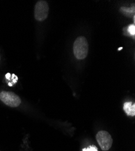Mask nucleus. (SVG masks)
Returning <instances> with one entry per match:
<instances>
[{
  "label": "nucleus",
  "mask_w": 135,
  "mask_h": 151,
  "mask_svg": "<svg viewBox=\"0 0 135 151\" xmlns=\"http://www.w3.org/2000/svg\"><path fill=\"white\" fill-rule=\"evenodd\" d=\"M89 52V45L87 39L84 36H79L73 44V53L78 60L87 57Z\"/></svg>",
  "instance_id": "nucleus-1"
},
{
  "label": "nucleus",
  "mask_w": 135,
  "mask_h": 151,
  "mask_svg": "<svg viewBox=\"0 0 135 151\" xmlns=\"http://www.w3.org/2000/svg\"><path fill=\"white\" fill-rule=\"evenodd\" d=\"M0 100L6 105L12 108L18 107L21 103V99L18 95L9 91L0 93Z\"/></svg>",
  "instance_id": "nucleus-2"
},
{
  "label": "nucleus",
  "mask_w": 135,
  "mask_h": 151,
  "mask_svg": "<svg viewBox=\"0 0 135 151\" xmlns=\"http://www.w3.org/2000/svg\"><path fill=\"white\" fill-rule=\"evenodd\" d=\"M96 138L101 149L104 151L108 150L112 146V137L107 131H101L98 132L96 135Z\"/></svg>",
  "instance_id": "nucleus-3"
},
{
  "label": "nucleus",
  "mask_w": 135,
  "mask_h": 151,
  "mask_svg": "<svg viewBox=\"0 0 135 151\" xmlns=\"http://www.w3.org/2000/svg\"><path fill=\"white\" fill-rule=\"evenodd\" d=\"M49 7L45 1H39L35 7V18L38 21H44L48 15Z\"/></svg>",
  "instance_id": "nucleus-4"
},
{
  "label": "nucleus",
  "mask_w": 135,
  "mask_h": 151,
  "mask_svg": "<svg viewBox=\"0 0 135 151\" xmlns=\"http://www.w3.org/2000/svg\"><path fill=\"white\" fill-rule=\"evenodd\" d=\"M123 109L129 116L133 117L135 116V105L131 102H127L124 104Z\"/></svg>",
  "instance_id": "nucleus-5"
},
{
  "label": "nucleus",
  "mask_w": 135,
  "mask_h": 151,
  "mask_svg": "<svg viewBox=\"0 0 135 151\" xmlns=\"http://www.w3.org/2000/svg\"><path fill=\"white\" fill-rule=\"evenodd\" d=\"M121 11L122 13H123L126 15L130 17L131 16L132 14H134V7H132L128 8V7H123L121 8Z\"/></svg>",
  "instance_id": "nucleus-6"
},
{
  "label": "nucleus",
  "mask_w": 135,
  "mask_h": 151,
  "mask_svg": "<svg viewBox=\"0 0 135 151\" xmlns=\"http://www.w3.org/2000/svg\"><path fill=\"white\" fill-rule=\"evenodd\" d=\"M127 32L131 36H134L135 35V26L134 24H131L127 28Z\"/></svg>",
  "instance_id": "nucleus-7"
},
{
  "label": "nucleus",
  "mask_w": 135,
  "mask_h": 151,
  "mask_svg": "<svg viewBox=\"0 0 135 151\" xmlns=\"http://www.w3.org/2000/svg\"><path fill=\"white\" fill-rule=\"evenodd\" d=\"M82 151H98V150L95 146H90L88 147L83 149Z\"/></svg>",
  "instance_id": "nucleus-8"
},
{
  "label": "nucleus",
  "mask_w": 135,
  "mask_h": 151,
  "mask_svg": "<svg viewBox=\"0 0 135 151\" xmlns=\"http://www.w3.org/2000/svg\"><path fill=\"white\" fill-rule=\"evenodd\" d=\"M6 78L7 79H9L10 78V73H7L6 75Z\"/></svg>",
  "instance_id": "nucleus-9"
},
{
  "label": "nucleus",
  "mask_w": 135,
  "mask_h": 151,
  "mask_svg": "<svg viewBox=\"0 0 135 151\" xmlns=\"http://www.w3.org/2000/svg\"><path fill=\"white\" fill-rule=\"evenodd\" d=\"M121 49H122V47H121V48H119L118 49V50H119H119H121Z\"/></svg>",
  "instance_id": "nucleus-10"
}]
</instances>
